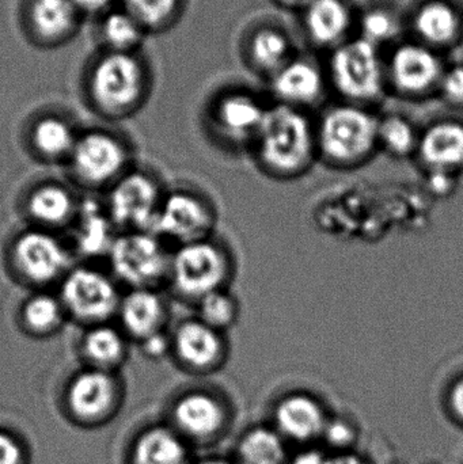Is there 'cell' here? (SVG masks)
Instances as JSON below:
<instances>
[{
  "label": "cell",
  "mask_w": 463,
  "mask_h": 464,
  "mask_svg": "<svg viewBox=\"0 0 463 464\" xmlns=\"http://www.w3.org/2000/svg\"><path fill=\"white\" fill-rule=\"evenodd\" d=\"M250 150L260 170L271 179H301L318 162L315 121L309 111L274 102Z\"/></svg>",
  "instance_id": "1"
},
{
  "label": "cell",
  "mask_w": 463,
  "mask_h": 464,
  "mask_svg": "<svg viewBox=\"0 0 463 464\" xmlns=\"http://www.w3.org/2000/svg\"><path fill=\"white\" fill-rule=\"evenodd\" d=\"M378 120L371 109L352 103L326 109L315 121L318 160L339 170L367 165L380 152Z\"/></svg>",
  "instance_id": "2"
},
{
  "label": "cell",
  "mask_w": 463,
  "mask_h": 464,
  "mask_svg": "<svg viewBox=\"0 0 463 464\" xmlns=\"http://www.w3.org/2000/svg\"><path fill=\"white\" fill-rule=\"evenodd\" d=\"M149 73L138 53L103 52L89 71L86 94L90 106L103 119H128L149 97Z\"/></svg>",
  "instance_id": "3"
},
{
  "label": "cell",
  "mask_w": 463,
  "mask_h": 464,
  "mask_svg": "<svg viewBox=\"0 0 463 464\" xmlns=\"http://www.w3.org/2000/svg\"><path fill=\"white\" fill-rule=\"evenodd\" d=\"M71 245L59 232L27 226L16 232L5 247V261L8 275L32 291H43L59 285L75 265Z\"/></svg>",
  "instance_id": "4"
},
{
  "label": "cell",
  "mask_w": 463,
  "mask_h": 464,
  "mask_svg": "<svg viewBox=\"0 0 463 464\" xmlns=\"http://www.w3.org/2000/svg\"><path fill=\"white\" fill-rule=\"evenodd\" d=\"M326 75L342 102L371 109L389 92L386 57L381 48L361 37L332 49Z\"/></svg>",
  "instance_id": "5"
},
{
  "label": "cell",
  "mask_w": 463,
  "mask_h": 464,
  "mask_svg": "<svg viewBox=\"0 0 463 464\" xmlns=\"http://www.w3.org/2000/svg\"><path fill=\"white\" fill-rule=\"evenodd\" d=\"M233 273L227 248L208 237L173 248L166 286L179 299L195 304L212 292L228 288Z\"/></svg>",
  "instance_id": "6"
},
{
  "label": "cell",
  "mask_w": 463,
  "mask_h": 464,
  "mask_svg": "<svg viewBox=\"0 0 463 464\" xmlns=\"http://www.w3.org/2000/svg\"><path fill=\"white\" fill-rule=\"evenodd\" d=\"M173 248L152 231L119 232L106 262L120 286L162 289L168 285Z\"/></svg>",
  "instance_id": "7"
},
{
  "label": "cell",
  "mask_w": 463,
  "mask_h": 464,
  "mask_svg": "<svg viewBox=\"0 0 463 464\" xmlns=\"http://www.w3.org/2000/svg\"><path fill=\"white\" fill-rule=\"evenodd\" d=\"M56 294L70 322L84 329L114 322L124 291L109 270L82 262L71 267Z\"/></svg>",
  "instance_id": "8"
},
{
  "label": "cell",
  "mask_w": 463,
  "mask_h": 464,
  "mask_svg": "<svg viewBox=\"0 0 463 464\" xmlns=\"http://www.w3.org/2000/svg\"><path fill=\"white\" fill-rule=\"evenodd\" d=\"M130 143L113 130H81L65 163L73 184L87 190H108L133 165Z\"/></svg>",
  "instance_id": "9"
},
{
  "label": "cell",
  "mask_w": 463,
  "mask_h": 464,
  "mask_svg": "<svg viewBox=\"0 0 463 464\" xmlns=\"http://www.w3.org/2000/svg\"><path fill=\"white\" fill-rule=\"evenodd\" d=\"M165 193L151 170L132 166L105 190L103 208L119 232L151 231Z\"/></svg>",
  "instance_id": "10"
},
{
  "label": "cell",
  "mask_w": 463,
  "mask_h": 464,
  "mask_svg": "<svg viewBox=\"0 0 463 464\" xmlns=\"http://www.w3.org/2000/svg\"><path fill=\"white\" fill-rule=\"evenodd\" d=\"M446 67L440 52L419 41L394 44L386 57L389 92L405 100H426L437 94Z\"/></svg>",
  "instance_id": "11"
},
{
  "label": "cell",
  "mask_w": 463,
  "mask_h": 464,
  "mask_svg": "<svg viewBox=\"0 0 463 464\" xmlns=\"http://www.w3.org/2000/svg\"><path fill=\"white\" fill-rule=\"evenodd\" d=\"M214 206L195 190L166 192L151 231L171 248L212 237L217 226Z\"/></svg>",
  "instance_id": "12"
},
{
  "label": "cell",
  "mask_w": 463,
  "mask_h": 464,
  "mask_svg": "<svg viewBox=\"0 0 463 464\" xmlns=\"http://www.w3.org/2000/svg\"><path fill=\"white\" fill-rule=\"evenodd\" d=\"M268 106L249 92H223L209 109V128L231 149H252Z\"/></svg>",
  "instance_id": "13"
},
{
  "label": "cell",
  "mask_w": 463,
  "mask_h": 464,
  "mask_svg": "<svg viewBox=\"0 0 463 464\" xmlns=\"http://www.w3.org/2000/svg\"><path fill=\"white\" fill-rule=\"evenodd\" d=\"M171 354L179 365L192 372L217 370L227 357L225 333L212 329L200 319H182L170 332Z\"/></svg>",
  "instance_id": "14"
},
{
  "label": "cell",
  "mask_w": 463,
  "mask_h": 464,
  "mask_svg": "<svg viewBox=\"0 0 463 464\" xmlns=\"http://www.w3.org/2000/svg\"><path fill=\"white\" fill-rule=\"evenodd\" d=\"M329 81L326 70L307 59L295 56L269 78L275 103L309 111L325 100Z\"/></svg>",
  "instance_id": "15"
},
{
  "label": "cell",
  "mask_w": 463,
  "mask_h": 464,
  "mask_svg": "<svg viewBox=\"0 0 463 464\" xmlns=\"http://www.w3.org/2000/svg\"><path fill=\"white\" fill-rule=\"evenodd\" d=\"M81 208V200L67 185L43 181L33 185L22 198L21 211L27 226L60 232L71 228Z\"/></svg>",
  "instance_id": "16"
},
{
  "label": "cell",
  "mask_w": 463,
  "mask_h": 464,
  "mask_svg": "<svg viewBox=\"0 0 463 464\" xmlns=\"http://www.w3.org/2000/svg\"><path fill=\"white\" fill-rule=\"evenodd\" d=\"M114 322L136 345L151 335L166 332L169 305L162 289L124 291Z\"/></svg>",
  "instance_id": "17"
},
{
  "label": "cell",
  "mask_w": 463,
  "mask_h": 464,
  "mask_svg": "<svg viewBox=\"0 0 463 464\" xmlns=\"http://www.w3.org/2000/svg\"><path fill=\"white\" fill-rule=\"evenodd\" d=\"M116 372L84 367L68 383L65 402L76 419L92 421L102 419L119 398Z\"/></svg>",
  "instance_id": "18"
},
{
  "label": "cell",
  "mask_w": 463,
  "mask_h": 464,
  "mask_svg": "<svg viewBox=\"0 0 463 464\" xmlns=\"http://www.w3.org/2000/svg\"><path fill=\"white\" fill-rule=\"evenodd\" d=\"M413 40L442 52L458 45L463 37V15L450 0H423L410 15Z\"/></svg>",
  "instance_id": "19"
},
{
  "label": "cell",
  "mask_w": 463,
  "mask_h": 464,
  "mask_svg": "<svg viewBox=\"0 0 463 464\" xmlns=\"http://www.w3.org/2000/svg\"><path fill=\"white\" fill-rule=\"evenodd\" d=\"M302 26L314 45L328 49L350 40L356 16L348 0H312L301 11Z\"/></svg>",
  "instance_id": "20"
},
{
  "label": "cell",
  "mask_w": 463,
  "mask_h": 464,
  "mask_svg": "<svg viewBox=\"0 0 463 464\" xmlns=\"http://www.w3.org/2000/svg\"><path fill=\"white\" fill-rule=\"evenodd\" d=\"M416 160L426 173L463 170V124L456 120H440L420 130Z\"/></svg>",
  "instance_id": "21"
},
{
  "label": "cell",
  "mask_w": 463,
  "mask_h": 464,
  "mask_svg": "<svg viewBox=\"0 0 463 464\" xmlns=\"http://www.w3.org/2000/svg\"><path fill=\"white\" fill-rule=\"evenodd\" d=\"M81 130L59 114L38 117L27 132V149L38 162L64 165L70 160Z\"/></svg>",
  "instance_id": "22"
},
{
  "label": "cell",
  "mask_w": 463,
  "mask_h": 464,
  "mask_svg": "<svg viewBox=\"0 0 463 464\" xmlns=\"http://www.w3.org/2000/svg\"><path fill=\"white\" fill-rule=\"evenodd\" d=\"M81 19L72 0H30L27 5L30 34L43 45L65 43L75 34Z\"/></svg>",
  "instance_id": "23"
},
{
  "label": "cell",
  "mask_w": 463,
  "mask_h": 464,
  "mask_svg": "<svg viewBox=\"0 0 463 464\" xmlns=\"http://www.w3.org/2000/svg\"><path fill=\"white\" fill-rule=\"evenodd\" d=\"M130 340L116 322L84 327L78 352L86 367L116 372L130 357Z\"/></svg>",
  "instance_id": "24"
},
{
  "label": "cell",
  "mask_w": 463,
  "mask_h": 464,
  "mask_svg": "<svg viewBox=\"0 0 463 464\" xmlns=\"http://www.w3.org/2000/svg\"><path fill=\"white\" fill-rule=\"evenodd\" d=\"M72 248L75 256L84 262L105 258L119 231L109 219L102 203L94 200L81 201L78 217L72 227Z\"/></svg>",
  "instance_id": "25"
},
{
  "label": "cell",
  "mask_w": 463,
  "mask_h": 464,
  "mask_svg": "<svg viewBox=\"0 0 463 464\" xmlns=\"http://www.w3.org/2000/svg\"><path fill=\"white\" fill-rule=\"evenodd\" d=\"M70 322L56 292L32 291L16 313V324L24 335L45 340L59 334Z\"/></svg>",
  "instance_id": "26"
},
{
  "label": "cell",
  "mask_w": 463,
  "mask_h": 464,
  "mask_svg": "<svg viewBox=\"0 0 463 464\" xmlns=\"http://www.w3.org/2000/svg\"><path fill=\"white\" fill-rule=\"evenodd\" d=\"M275 419L280 432L298 441L321 435L328 424L320 403L306 394L288 395L280 401Z\"/></svg>",
  "instance_id": "27"
},
{
  "label": "cell",
  "mask_w": 463,
  "mask_h": 464,
  "mask_svg": "<svg viewBox=\"0 0 463 464\" xmlns=\"http://www.w3.org/2000/svg\"><path fill=\"white\" fill-rule=\"evenodd\" d=\"M177 427L195 439L214 436L225 422L222 405L206 392H189L177 401L173 409Z\"/></svg>",
  "instance_id": "28"
},
{
  "label": "cell",
  "mask_w": 463,
  "mask_h": 464,
  "mask_svg": "<svg viewBox=\"0 0 463 464\" xmlns=\"http://www.w3.org/2000/svg\"><path fill=\"white\" fill-rule=\"evenodd\" d=\"M246 54L250 67L268 79L295 57L290 35L274 26L253 32L247 41Z\"/></svg>",
  "instance_id": "29"
},
{
  "label": "cell",
  "mask_w": 463,
  "mask_h": 464,
  "mask_svg": "<svg viewBox=\"0 0 463 464\" xmlns=\"http://www.w3.org/2000/svg\"><path fill=\"white\" fill-rule=\"evenodd\" d=\"M98 32L105 51L121 53H138L149 34L140 22L122 7H114L100 16Z\"/></svg>",
  "instance_id": "30"
},
{
  "label": "cell",
  "mask_w": 463,
  "mask_h": 464,
  "mask_svg": "<svg viewBox=\"0 0 463 464\" xmlns=\"http://www.w3.org/2000/svg\"><path fill=\"white\" fill-rule=\"evenodd\" d=\"M187 449L168 428L146 430L133 447V464H187Z\"/></svg>",
  "instance_id": "31"
},
{
  "label": "cell",
  "mask_w": 463,
  "mask_h": 464,
  "mask_svg": "<svg viewBox=\"0 0 463 464\" xmlns=\"http://www.w3.org/2000/svg\"><path fill=\"white\" fill-rule=\"evenodd\" d=\"M420 130L412 120L399 113H389L378 120V147L393 160L416 158Z\"/></svg>",
  "instance_id": "32"
},
{
  "label": "cell",
  "mask_w": 463,
  "mask_h": 464,
  "mask_svg": "<svg viewBox=\"0 0 463 464\" xmlns=\"http://www.w3.org/2000/svg\"><path fill=\"white\" fill-rule=\"evenodd\" d=\"M120 7L140 22L149 33L162 32L181 15L184 0H119Z\"/></svg>",
  "instance_id": "33"
},
{
  "label": "cell",
  "mask_w": 463,
  "mask_h": 464,
  "mask_svg": "<svg viewBox=\"0 0 463 464\" xmlns=\"http://www.w3.org/2000/svg\"><path fill=\"white\" fill-rule=\"evenodd\" d=\"M356 29L359 32L358 37L382 48L396 43L401 34L402 22L391 8L375 5L356 16Z\"/></svg>",
  "instance_id": "34"
},
{
  "label": "cell",
  "mask_w": 463,
  "mask_h": 464,
  "mask_svg": "<svg viewBox=\"0 0 463 464\" xmlns=\"http://www.w3.org/2000/svg\"><path fill=\"white\" fill-rule=\"evenodd\" d=\"M196 318L220 333H227L239 319L238 299L228 288L212 292L195 303Z\"/></svg>",
  "instance_id": "35"
},
{
  "label": "cell",
  "mask_w": 463,
  "mask_h": 464,
  "mask_svg": "<svg viewBox=\"0 0 463 464\" xmlns=\"http://www.w3.org/2000/svg\"><path fill=\"white\" fill-rule=\"evenodd\" d=\"M241 464H283L285 447L276 433L257 428L247 433L239 444Z\"/></svg>",
  "instance_id": "36"
},
{
  "label": "cell",
  "mask_w": 463,
  "mask_h": 464,
  "mask_svg": "<svg viewBox=\"0 0 463 464\" xmlns=\"http://www.w3.org/2000/svg\"><path fill=\"white\" fill-rule=\"evenodd\" d=\"M437 95L451 108H463V64L446 67L438 87Z\"/></svg>",
  "instance_id": "37"
},
{
  "label": "cell",
  "mask_w": 463,
  "mask_h": 464,
  "mask_svg": "<svg viewBox=\"0 0 463 464\" xmlns=\"http://www.w3.org/2000/svg\"><path fill=\"white\" fill-rule=\"evenodd\" d=\"M140 348L141 353L151 360H160L163 357L170 356L171 354V338L170 332L158 333V334L151 335L138 343Z\"/></svg>",
  "instance_id": "38"
},
{
  "label": "cell",
  "mask_w": 463,
  "mask_h": 464,
  "mask_svg": "<svg viewBox=\"0 0 463 464\" xmlns=\"http://www.w3.org/2000/svg\"><path fill=\"white\" fill-rule=\"evenodd\" d=\"M427 174V187L432 195L438 198H448L456 189L457 174L443 171H429Z\"/></svg>",
  "instance_id": "39"
},
{
  "label": "cell",
  "mask_w": 463,
  "mask_h": 464,
  "mask_svg": "<svg viewBox=\"0 0 463 464\" xmlns=\"http://www.w3.org/2000/svg\"><path fill=\"white\" fill-rule=\"evenodd\" d=\"M82 16H102L113 10L119 0H72Z\"/></svg>",
  "instance_id": "40"
},
{
  "label": "cell",
  "mask_w": 463,
  "mask_h": 464,
  "mask_svg": "<svg viewBox=\"0 0 463 464\" xmlns=\"http://www.w3.org/2000/svg\"><path fill=\"white\" fill-rule=\"evenodd\" d=\"M326 439L332 446L345 447L352 441L353 432L348 424L342 421H334L326 424L325 430Z\"/></svg>",
  "instance_id": "41"
},
{
  "label": "cell",
  "mask_w": 463,
  "mask_h": 464,
  "mask_svg": "<svg viewBox=\"0 0 463 464\" xmlns=\"http://www.w3.org/2000/svg\"><path fill=\"white\" fill-rule=\"evenodd\" d=\"M22 450L15 439L0 432V464H21Z\"/></svg>",
  "instance_id": "42"
},
{
  "label": "cell",
  "mask_w": 463,
  "mask_h": 464,
  "mask_svg": "<svg viewBox=\"0 0 463 464\" xmlns=\"http://www.w3.org/2000/svg\"><path fill=\"white\" fill-rule=\"evenodd\" d=\"M449 408L454 419L463 425V378L458 379L449 392Z\"/></svg>",
  "instance_id": "43"
},
{
  "label": "cell",
  "mask_w": 463,
  "mask_h": 464,
  "mask_svg": "<svg viewBox=\"0 0 463 464\" xmlns=\"http://www.w3.org/2000/svg\"><path fill=\"white\" fill-rule=\"evenodd\" d=\"M293 464H336L334 459H329V458L323 457V455L318 454L315 451L304 452V454L299 455Z\"/></svg>",
  "instance_id": "44"
},
{
  "label": "cell",
  "mask_w": 463,
  "mask_h": 464,
  "mask_svg": "<svg viewBox=\"0 0 463 464\" xmlns=\"http://www.w3.org/2000/svg\"><path fill=\"white\" fill-rule=\"evenodd\" d=\"M280 7L288 8V10H296L301 13L312 0H275Z\"/></svg>",
  "instance_id": "45"
},
{
  "label": "cell",
  "mask_w": 463,
  "mask_h": 464,
  "mask_svg": "<svg viewBox=\"0 0 463 464\" xmlns=\"http://www.w3.org/2000/svg\"><path fill=\"white\" fill-rule=\"evenodd\" d=\"M334 463L336 464H364L359 458L353 457V455H342V457L334 458Z\"/></svg>",
  "instance_id": "46"
},
{
  "label": "cell",
  "mask_w": 463,
  "mask_h": 464,
  "mask_svg": "<svg viewBox=\"0 0 463 464\" xmlns=\"http://www.w3.org/2000/svg\"><path fill=\"white\" fill-rule=\"evenodd\" d=\"M198 464H230V463L223 462V460H204V462H200Z\"/></svg>",
  "instance_id": "47"
}]
</instances>
